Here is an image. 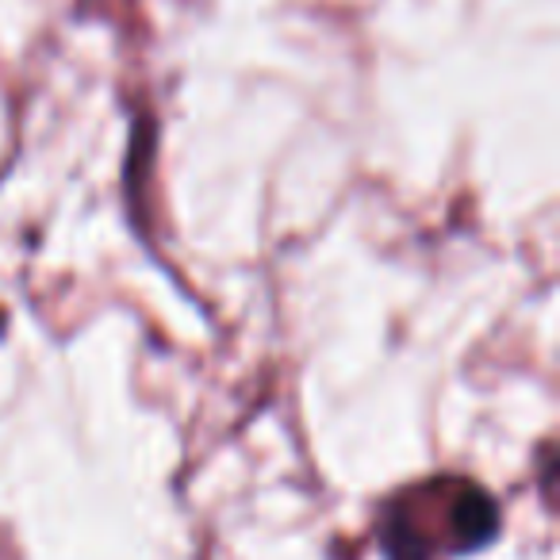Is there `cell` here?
<instances>
[{
  "label": "cell",
  "instance_id": "obj_1",
  "mask_svg": "<svg viewBox=\"0 0 560 560\" xmlns=\"http://www.w3.org/2000/svg\"><path fill=\"white\" fill-rule=\"evenodd\" d=\"M499 534L495 499L468 480H445L442 522H438V488H411L384 514V552L388 560H434L476 552Z\"/></svg>",
  "mask_w": 560,
  "mask_h": 560
}]
</instances>
